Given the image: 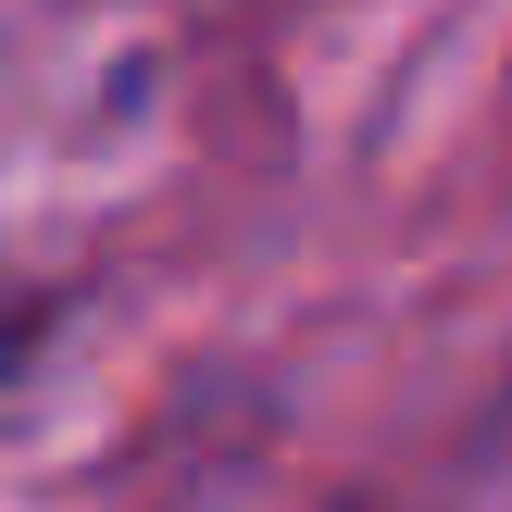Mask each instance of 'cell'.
Here are the masks:
<instances>
[{"mask_svg":"<svg viewBox=\"0 0 512 512\" xmlns=\"http://www.w3.org/2000/svg\"><path fill=\"white\" fill-rule=\"evenodd\" d=\"M50 338H63V300H13V313H0V400L50 363Z\"/></svg>","mask_w":512,"mask_h":512,"instance_id":"6da1fadb","label":"cell"},{"mask_svg":"<svg viewBox=\"0 0 512 512\" xmlns=\"http://www.w3.org/2000/svg\"><path fill=\"white\" fill-rule=\"evenodd\" d=\"M350 512H363V500H350Z\"/></svg>","mask_w":512,"mask_h":512,"instance_id":"3957f363","label":"cell"},{"mask_svg":"<svg viewBox=\"0 0 512 512\" xmlns=\"http://www.w3.org/2000/svg\"><path fill=\"white\" fill-rule=\"evenodd\" d=\"M463 463H475V475H512V350H500L488 400H475V425H463Z\"/></svg>","mask_w":512,"mask_h":512,"instance_id":"7a4b0ae2","label":"cell"}]
</instances>
